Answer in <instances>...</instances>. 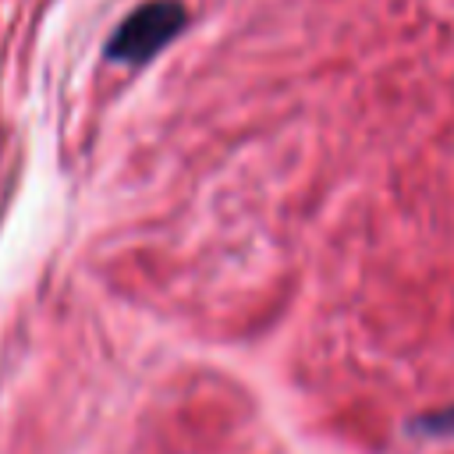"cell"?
<instances>
[{"label":"cell","instance_id":"obj_1","mask_svg":"<svg viewBox=\"0 0 454 454\" xmlns=\"http://www.w3.org/2000/svg\"><path fill=\"white\" fill-rule=\"evenodd\" d=\"M188 21L181 0H149L135 7L103 43V57L117 64H145L153 60Z\"/></svg>","mask_w":454,"mask_h":454},{"label":"cell","instance_id":"obj_2","mask_svg":"<svg viewBox=\"0 0 454 454\" xmlns=\"http://www.w3.org/2000/svg\"><path fill=\"white\" fill-rule=\"evenodd\" d=\"M422 426H426V429H450V426H454V408H443V411L429 415Z\"/></svg>","mask_w":454,"mask_h":454}]
</instances>
